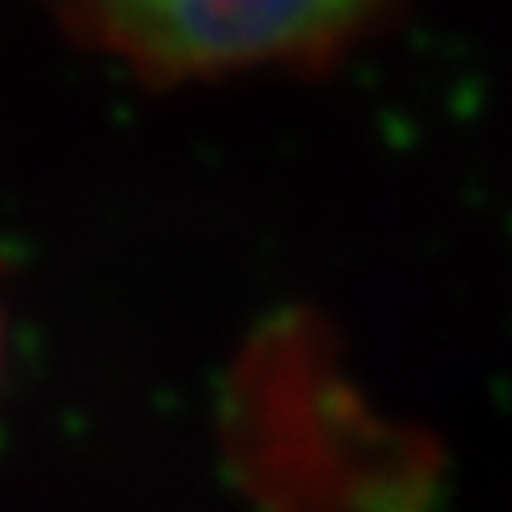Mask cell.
<instances>
[{
    "label": "cell",
    "instance_id": "obj_1",
    "mask_svg": "<svg viewBox=\"0 0 512 512\" xmlns=\"http://www.w3.org/2000/svg\"><path fill=\"white\" fill-rule=\"evenodd\" d=\"M53 21L150 85L238 73H323L404 0H41Z\"/></svg>",
    "mask_w": 512,
    "mask_h": 512
}]
</instances>
